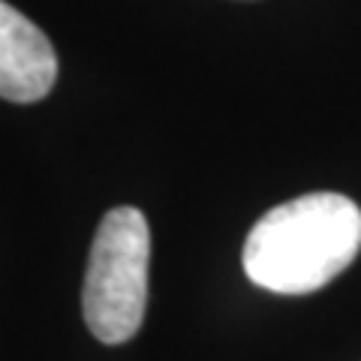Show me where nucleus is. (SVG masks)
Masks as SVG:
<instances>
[{
    "instance_id": "obj_1",
    "label": "nucleus",
    "mask_w": 361,
    "mask_h": 361,
    "mask_svg": "<svg viewBox=\"0 0 361 361\" xmlns=\"http://www.w3.org/2000/svg\"><path fill=\"white\" fill-rule=\"evenodd\" d=\"M361 208L341 193H307L271 208L244 241V274L280 295H307L353 265Z\"/></svg>"
},
{
    "instance_id": "obj_2",
    "label": "nucleus",
    "mask_w": 361,
    "mask_h": 361,
    "mask_svg": "<svg viewBox=\"0 0 361 361\" xmlns=\"http://www.w3.org/2000/svg\"><path fill=\"white\" fill-rule=\"evenodd\" d=\"M151 229L142 211H109L90 244L82 289L85 322L103 343H127L142 329L148 304Z\"/></svg>"
},
{
    "instance_id": "obj_3",
    "label": "nucleus",
    "mask_w": 361,
    "mask_h": 361,
    "mask_svg": "<svg viewBox=\"0 0 361 361\" xmlns=\"http://www.w3.org/2000/svg\"><path fill=\"white\" fill-rule=\"evenodd\" d=\"M58 78V54L49 37L0 0V97L37 103Z\"/></svg>"
}]
</instances>
